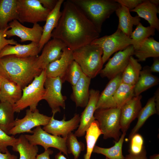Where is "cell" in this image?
Masks as SVG:
<instances>
[{"label": "cell", "instance_id": "1", "mask_svg": "<svg viewBox=\"0 0 159 159\" xmlns=\"http://www.w3.org/2000/svg\"><path fill=\"white\" fill-rule=\"evenodd\" d=\"M51 37L62 42L72 51L90 44L100 33L82 11L70 0L63 2V8Z\"/></svg>", "mask_w": 159, "mask_h": 159}, {"label": "cell", "instance_id": "2", "mask_svg": "<svg viewBox=\"0 0 159 159\" xmlns=\"http://www.w3.org/2000/svg\"><path fill=\"white\" fill-rule=\"evenodd\" d=\"M38 57H19L10 55L0 58V74L23 89L43 70L38 66Z\"/></svg>", "mask_w": 159, "mask_h": 159}, {"label": "cell", "instance_id": "3", "mask_svg": "<svg viewBox=\"0 0 159 159\" xmlns=\"http://www.w3.org/2000/svg\"><path fill=\"white\" fill-rule=\"evenodd\" d=\"M83 12L100 33L103 22L120 6L115 0H70Z\"/></svg>", "mask_w": 159, "mask_h": 159}, {"label": "cell", "instance_id": "4", "mask_svg": "<svg viewBox=\"0 0 159 159\" xmlns=\"http://www.w3.org/2000/svg\"><path fill=\"white\" fill-rule=\"evenodd\" d=\"M72 53L74 61L85 75L92 79L100 74L104 64L100 47L90 44L72 51Z\"/></svg>", "mask_w": 159, "mask_h": 159}, {"label": "cell", "instance_id": "5", "mask_svg": "<svg viewBox=\"0 0 159 159\" xmlns=\"http://www.w3.org/2000/svg\"><path fill=\"white\" fill-rule=\"evenodd\" d=\"M46 77L45 72L44 69L30 83L22 89L21 97L13 105L15 112H19L28 107L32 111L37 109L38 104L43 100L45 93L44 83Z\"/></svg>", "mask_w": 159, "mask_h": 159}, {"label": "cell", "instance_id": "6", "mask_svg": "<svg viewBox=\"0 0 159 159\" xmlns=\"http://www.w3.org/2000/svg\"><path fill=\"white\" fill-rule=\"evenodd\" d=\"M120 109L117 107L96 109L94 117L98 122L105 139L113 138L115 142L120 139Z\"/></svg>", "mask_w": 159, "mask_h": 159}, {"label": "cell", "instance_id": "7", "mask_svg": "<svg viewBox=\"0 0 159 159\" xmlns=\"http://www.w3.org/2000/svg\"><path fill=\"white\" fill-rule=\"evenodd\" d=\"M91 44L97 45L102 49V58L104 64L113 53L132 45V42L130 37L117 29L113 34L99 37L93 41Z\"/></svg>", "mask_w": 159, "mask_h": 159}, {"label": "cell", "instance_id": "8", "mask_svg": "<svg viewBox=\"0 0 159 159\" xmlns=\"http://www.w3.org/2000/svg\"><path fill=\"white\" fill-rule=\"evenodd\" d=\"M18 21L34 24L45 21L51 11L44 8L38 0H17Z\"/></svg>", "mask_w": 159, "mask_h": 159}, {"label": "cell", "instance_id": "9", "mask_svg": "<svg viewBox=\"0 0 159 159\" xmlns=\"http://www.w3.org/2000/svg\"><path fill=\"white\" fill-rule=\"evenodd\" d=\"M62 82L59 77H47L44 83L45 92L43 100L48 103L52 115L60 112V107L65 108L66 97L61 92Z\"/></svg>", "mask_w": 159, "mask_h": 159}, {"label": "cell", "instance_id": "10", "mask_svg": "<svg viewBox=\"0 0 159 159\" xmlns=\"http://www.w3.org/2000/svg\"><path fill=\"white\" fill-rule=\"evenodd\" d=\"M51 117L41 114L37 109L34 111L28 109L26 115L22 119L15 120L12 128L8 133V135H14L25 132L32 133V129L41 126H45L49 122Z\"/></svg>", "mask_w": 159, "mask_h": 159}, {"label": "cell", "instance_id": "11", "mask_svg": "<svg viewBox=\"0 0 159 159\" xmlns=\"http://www.w3.org/2000/svg\"><path fill=\"white\" fill-rule=\"evenodd\" d=\"M24 135L32 145H41L44 150L50 147L56 148L68 157L66 138L49 133L43 130L41 126H37L33 130L32 135Z\"/></svg>", "mask_w": 159, "mask_h": 159}, {"label": "cell", "instance_id": "12", "mask_svg": "<svg viewBox=\"0 0 159 159\" xmlns=\"http://www.w3.org/2000/svg\"><path fill=\"white\" fill-rule=\"evenodd\" d=\"M134 52V48L130 45L115 53L100 71L99 74L101 77L110 80L122 74L127 66L130 57L133 55Z\"/></svg>", "mask_w": 159, "mask_h": 159}, {"label": "cell", "instance_id": "13", "mask_svg": "<svg viewBox=\"0 0 159 159\" xmlns=\"http://www.w3.org/2000/svg\"><path fill=\"white\" fill-rule=\"evenodd\" d=\"M11 29L6 30L5 34L8 38L16 36L21 39V42L30 41L39 43L42 34L43 28L38 23L30 28L23 26L17 20H14L8 24Z\"/></svg>", "mask_w": 159, "mask_h": 159}, {"label": "cell", "instance_id": "14", "mask_svg": "<svg viewBox=\"0 0 159 159\" xmlns=\"http://www.w3.org/2000/svg\"><path fill=\"white\" fill-rule=\"evenodd\" d=\"M74 60L72 51L65 47L60 57L49 64L44 69L47 77H59L62 83L64 82L68 70Z\"/></svg>", "mask_w": 159, "mask_h": 159}, {"label": "cell", "instance_id": "15", "mask_svg": "<svg viewBox=\"0 0 159 159\" xmlns=\"http://www.w3.org/2000/svg\"><path fill=\"white\" fill-rule=\"evenodd\" d=\"M52 115L49 122L42 129L47 132L51 134L66 138L71 132L79 127L80 116L79 114H75L70 120L65 121L64 117L62 120H59L54 118Z\"/></svg>", "mask_w": 159, "mask_h": 159}, {"label": "cell", "instance_id": "16", "mask_svg": "<svg viewBox=\"0 0 159 159\" xmlns=\"http://www.w3.org/2000/svg\"><path fill=\"white\" fill-rule=\"evenodd\" d=\"M88 103L80 116V122L74 134L77 137L83 136L91 123L95 120L94 114L100 93L99 90L94 89L90 90Z\"/></svg>", "mask_w": 159, "mask_h": 159}, {"label": "cell", "instance_id": "17", "mask_svg": "<svg viewBox=\"0 0 159 159\" xmlns=\"http://www.w3.org/2000/svg\"><path fill=\"white\" fill-rule=\"evenodd\" d=\"M66 47V45L58 39L52 38L48 41L44 46L41 54L37 57L39 68L43 70L49 64L59 59Z\"/></svg>", "mask_w": 159, "mask_h": 159}, {"label": "cell", "instance_id": "18", "mask_svg": "<svg viewBox=\"0 0 159 159\" xmlns=\"http://www.w3.org/2000/svg\"><path fill=\"white\" fill-rule=\"evenodd\" d=\"M140 95L135 96L120 108V126L123 132H126L131 122L137 117L142 108Z\"/></svg>", "mask_w": 159, "mask_h": 159}, {"label": "cell", "instance_id": "19", "mask_svg": "<svg viewBox=\"0 0 159 159\" xmlns=\"http://www.w3.org/2000/svg\"><path fill=\"white\" fill-rule=\"evenodd\" d=\"M64 1V0H58L55 7L50 12L47 17L45 24L43 27L42 37L39 43L40 52L45 44L50 40L52 31L57 25L61 15V7Z\"/></svg>", "mask_w": 159, "mask_h": 159}, {"label": "cell", "instance_id": "20", "mask_svg": "<svg viewBox=\"0 0 159 159\" xmlns=\"http://www.w3.org/2000/svg\"><path fill=\"white\" fill-rule=\"evenodd\" d=\"M91 79L83 73L81 78L74 86H72L71 98L77 107H85L89 99V86Z\"/></svg>", "mask_w": 159, "mask_h": 159}, {"label": "cell", "instance_id": "21", "mask_svg": "<svg viewBox=\"0 0 159 159\" xmlns=\"http://www.w3.org/2000/svg\"><path fill=\"white\" fill-rule=\"evenodd\" d=\"M121 74L110 79L104 90L100 94L96 105V109L117 107L114 96L121 83Z\"/></svg>", "mask_w": 159, "mask_h": 159}, {"label": "cell", "instance_id": "22", "mask_svg": "<svg viewBox=\"0 0 159 159\" xmlns=\"http://www.w3.org/2000/svg\"><path fill=\"white\" fill-rule=\"evenodd\" d=\"M40 52L39 43L33 42L27 44L7 45L0 51V58L10 55L19 57L38 56Z\"/></svg>", "mask_w": 159, "mask_h": 159}, {"label": "cell", "instance_id": "23", "mask_svg": "<svg viewBox=\"0 0 159 159\" xmlns=\"http://www.w3.org/2000/svg\"><path fill=\"white\" fill-rule=\"evenodd\" d=\"M130 11L136 12L140 18L147 20L150 26L159 32V19L157 16L159 12V8L149 0H143L141 4Z\"/></svg>", "mask_w": 159, "mask_h": 159}, {"label": "cell", "instance_id": "24", "mask_svg": "<svg viewBox=\"0 0 159 159\" xmlns=\"http://www.w3.org/2000/svg\"><path fill=\"white\" fill-rule=\"evenodd\" d=\"M115 12L119 19L117 29L130 37L132 32L133 26H137L140 23V18L138 15L132 16L130 10L121 5Z\"/></svg>", "mask_w": 159, "mask_h": 159}, {"label": "cell", "instance_id": "25", "mask_svg": "<svg viewBox=\"0 0 159 159\" xmlns=\"http://www.w3.org/2000/svg\"><path fill=\"white\" fill-rule=\"evenodd\" d=\"M22 88L14 82L3 77L0 90V102L14 105L22 95Z\"/></svg>", "mask_w": 159, "mask_h": 159}, {"label": "cell", "instance_id": "26", "mask_svg": "<svg viewBox=\"0 0 159 159\" xmlns=\"http://www.w3.org/2000/svg\"><path fill=\"white\" fill-rule=\"evenodd\" d=\"M17 3V0H0V29H9V22L18 21Z\"/></svg>", "mask_w": 159, "mask_h": 159}, {"label": "cell", "instance_id": "27", "mask_svg": "<svg viewBox=\"0 0 159 159\" xmlns=\"http://www.w3.org/2000/svg\"><path fill=\"white\" fill-rule=\"evenodd\" d=\"M159 79L153 75L149 69V67L146 66L140 72L138 79L134 86L135 96L140 95L142 92L158 84Z\"/></svg>", "mask_w": 159, "mask_h": 159}, {"label": "cell", "instance_id": "28", "mask_svg": "<svg viewBox=\"0 0 159 159\" xmlns=\"http://www.w3.org/2000/svg\"><path fill=\"white\" fill-rule=\"evenodd\" d=\"M12 149L19 153V159H36L39 151L37 145L30 143L23 134L17 138Z\"/></svg>", "mask_w": 159, "mask_h": 159}, {"label": "cell", "instance_id": "29", "mask_svg": "<svg viewBox=\"0 0 159 159\" xmlns=\"http://www.w3.org/2000/svg\"><path fill=\"white\" fill-rule=\"evenodd\" d=\"M133 55L138 62L144 61L149 57H159V42L152 37L146 40L138 49L134 50Z\"/></svg>", "mask_w": 159, "mask_h": 159}, {"label": "cell", "instance_id": "30", "mask_svg": "<svg viewBox=\"0 0 159 159\" xmlns=\"http://www.w3.org/2000/svg\"><path fill=\"white\" fill-rule=\"evenodd\" d=\"M142 67L137 59L132 56L121 74V82L134 85L139 77Z\"/></svg>", "mask_w": 159, "mask_h": 159}, {"label": "cell", "instance_id": "31", "mask_svg": "<svg viewBox=\"0 0 159 159\" xmlns=\"http://www.w3.org/2000/svg\"><path fill=\"white\" fill-rule=\"evenodd\" d=\"M157 113L154 96L148 100L145 106L140 110L137 118L138 122L131 131L128 139L130 140L132 137L136 133L146 120L151 115Z\"/></svg>", "mask_w": 159, "mask_h": 159}, {"label": "cell", "instance_id": "32", "mask_svg": "<svg viewBox=\"0 0 159 159\" xmlns=\"http://www.w3.org/2000/svg\"><path fill=\"white\" fill-rule=\"evenodd\" d=\"M14 112L13 105L0 102V128L8 134L13 126Z\"/></svg>", "mask_w": 159, "mask_h": 159}, {"label": "cell", "instance_id": "33", "mask_svg": "<svg viewBox=\"0 0 159 159\" xmlns=\"http://www.w3.org/2000/svg\"><path fill=\"white\" fill-rule=\"evenodd\" d=\"M155 29L151 26H144L140 22L132 31L130 38L132 42L134 50L138 49L147 39L155 34Z\"/></svg>", "mask_w": 159, "mask_h": 159}, {"label": "cell", "instance_id": "34", "mask_svg": "<svg viewBox=\"0 0 159 159\" xmlns=\"http://www.w3.org/2000/svg\"><path fill=\"white\" fill-rule=\"evenodd\" d=\"M126 132H123L117 142H115L114 146L108 148H105L95 145L92 152L103 155L109 159H125L123 155L122 148Z\"/></svg>", "mask_w": 159, "mask_h": 159}, {"label": "cell", "instance_id": "35", "mask_svg": "<svg viewBox=\"0 0 159 159\" xmlns=\"http://www.w3.org/2000/svg\"><path fill=\"white\" fill-rule=\"evenodd\" d=\"M85 134L87 152L84 156L86 159H90L95 143L100 135L102 134L96 120L91 123L86 131Z\"/></svg>", "mask_w": 159, "mask_h": 159}, {"label": "cell", "instance_id": "36", "mask_svg": "<svg viewBox=\"0 0 159 159\" xmlns=\"http://www.w3.org/2000/svg\"><path fill=\"white\" fill-rule=\"evenodd\" d=\"M134 85L121 83L114 96V99L117 107L120 109L125 103L135 96Z\"/></svg>", "mask_w": 159, "mask_h": 159}, {"label": "cell", "instance_id": "37", "mask_svg": "<svg viewBox=\"0 0 159 159\" xmlns=\"http://www.w3.org/2000/svg\"><path fill=\"white\" fill-rule=\"evenodd\" d=\"M74 134L71 132L66 138V145L68 154H72L74 159H78L82 151L85 149L83 143L79 141Z\"/></svg>", "mask_w": 159, "mask_h": 159}, {"label": "cell", "instance_id": "38", "mask_svg": "<svg viewBox=\"0 0 159 159\" xmlns=\"http://www.w3.org/2000/svg\"><path fill=\"white\" fill-rule=\"evenodd\" d=\"M83 73L80 65L74 60L68 70L65 81L69 82L72 86H74L80 79Z\"/></svg>", "mask_w": 159, "mask_h": 159}, {"label": "cell", "instance_id": "39", "mask_svg": "<svg viewBox=\"0 0 159 159\" xmlns=\"http://www.w3.org/2000/svg\"><path fill=\"white\" fill-rule=\"evenodd\" d=\"M129 149V153L137 155L140 153L145 148L144 141L142 136L139 134L136 133L131 138Z\"/></svg>", "mask_w": 159, "mask_h": 159}, {"label": "cell", "instance_id": "40", "mask_svg": "<svg viewBox=\"0 0 159 159\" xmlns=\"http://www.w3.org/2000/svg\"><path fill=\"white\" fill-rule=\"evenodd\" d=\"M17 138L13 135L10 136L0 128V151L6 153L8 150L7 147L14 145Z\"/></svg>", "mask_w": 159, "mask_h": 159}, {"label": "cell", "instance_id": "41", "mask_svg": "<svg viewBox=\"0 0 159 159\" xmlns=\"http://www.w3.org/2000/svg\"><path fill=\"white\" fill-rule=\"evenodd\" d=\"M9 29H0V51L7 45H15L18 44L17 42L13 39H6L5 37V31Z\"/></svg>", "mask_w": 159, "mask_h": 159}, {"label": "cell", "instance_id": "42", "mask_svg": "<svg viewBox=\"0 0 159 159\" xmlns=\"http://www.w3.org/2000/svg\"><path fill=\"white\" fill-rule=\"evenodd\" d=\"M121 5L127 8L130 11L141 4L143 0H115Z\"/></svg>", "mask_w": 159, "mask_h": 159}, {"label": "cell", "instance_id": "43", "mask_svg": "<svg viewBox=\"0 0 159 159\" xmlns=\"http://www.w3.org/2000/svg\"><path fill=\"white\" fill-rule=\"evenodd\" d=\"M45 8L51 11L55 7L58 0H38Z\"/></svg>", "mask_w": 159, "mask_h": 159}, {"label": "cell", "instance_id": "44", "mask_svg": "<svg viewBox=\"0 0 159 159\" xmlns=\"http://www.w3.org/2000/svg\"><path fill=\"white\" fill-rule=\"evenodd\" d=\"M125 159H147L146 157V151L144 148L142 152L139 154L133 155L129 153L125 157Z\"/></svg>", "mask_w": 159, "mask_h": 159}, {"label": "cell", "instance_id": "45", "mask_svg": "<svg viewBox=\"0 0 159 159\" xmlns=\"http://www.w3.org/2000/svg\"><path fill=\"white\" fill-rule=\"evenodd\" d=\"M53 153V151L50 148L45 150L44 152L39 154H37L36 159H50V155Z\"/></svg>", "mask_w": 159, "mask_h": 159}, {"label": "cell", "instance_id": "46", "mask_svg": "<svg viewBox=\"0 0 159 159\" xmlns=\"http://www.w3.org/2000/svg\"><path fill=\"white\" fill-rule=\"evenodd\" d=\"M149 69L151 72L158 73L159 72V58H153V62L151 66L149 67Z\"/></svg>", "mask_w": 159, "mask_h": 159}, {"label": "cell", "instance_id": "47", "mask_svg": "<svg viewBox=\"0 0 159 159\" xmlns=\"http://www.w3.org/2000/svg\"><path fill=\"white\" fill-rule=\"evenodd\" d=\"M17 156L11 154L8 150L5 153L0 151V159H17Z\"/></svg>", "mask_w": 159, "mask_h": 159}, {"label": "cell", "instance_id": "48", "mask_svg": "<svg viewBox=\"0 0 159 159\" xmlns=\"http://www.w3.org/2000/svg\"><path fill=\"white\" fill-rule=\"evenodd\" d=\"M155 101V103L157 114L159 115V89L158 88L155 92L154 95Z\"/></svg>", "mask_w": 159, "mask_h": 159}, {"label": "cell", "instance_id": "49", "mask_svg": "<svg viewBox=\"0 0 159 159\" xmlns=\"http://www.w3.org/2000/svg\"><path fill=\"white\" fill-rule=\"evenodd\" d=\"M55 159H67L62 154L61 152L58 153L55 155Z\"/></svg>", "mask_w": 159, "mask_h": 159}, {"label": "cell", "instance_id": "50", "mask_svg": "<svg viewBox=\"0 0 159 159\" xmlns=\"http://www.w3.org/2000/svg\"><path fill=\"white\" fill-rule=\"evenodd\" d=\"M149 1L151 3L158 6L159 4V0H149Z\"/></svg>", "mask_w": 159, "mask_h": 159}, {"label": "cell", "instance_id": "51", "mask_svg": "<svg viewBox=\"0 0 159 159\" xmlns=\"http://www.w3.org/2000/svg\"><path fill=\"white\" fill-rule=\"evenodd\" d=\"M150 159H159V154H155L150 156Z\"/></svg>", "mask_w": 159, "mask_h": 159}, {"label": "cell", "instance_id": "52", "mask_svg": "<svg viewBox=\"0 0 159 159\" xmlns=\"http://www.w3.org/2000/svg\"><path fill=\"white\" fill-rule=\"evenodd\" d=\"M3 77L0 74V90Z\"/></svg>", "mask_w": 159, "mask_h": 159}, {"label": "cell", "instance_id": "53", "mask_svg": "<svg viewBox=\"0 0 159 159\" xmlns=\"http://www.w3.org/2000/svg\"><path fill=\"white\" fill-rule=\"evenodd\" d=\"M84 159H86V157L85 156H84Z\"/></svg>", "mask_w": 159, "mask_h": 159}, {"label": "cell", "instance_id": "54", "mask_svg": "<svg viewBox=\"0 0 159 159\" xmlns=\"http://www.w3.org/2000/svg\"><path fill=\"white\" fill-rule=\"evenodd\" d=\"M105 159H109L108 158H107V157H106Z\"/></svg>", "mask_w": 159, "mask_h": 159}, {"label": "cell", "instance_id": "55", "mask_svg": "<svg viewBox=\"0 0 159 159\" xmlns=\"http://www.w3.org/2000/svg\"></svg>", "mask_w": 159, "mask_h": 159}]
</instances>
